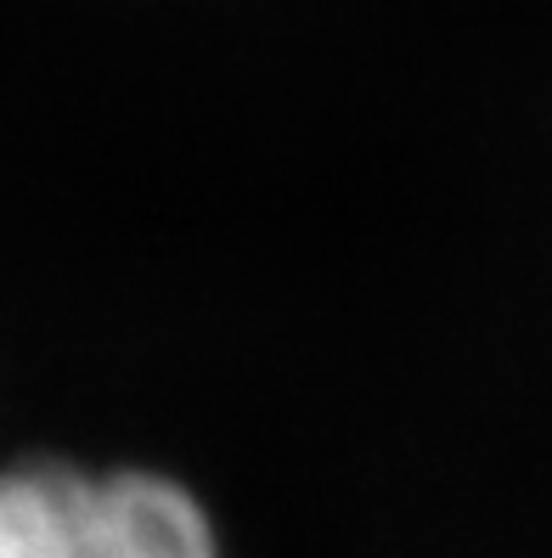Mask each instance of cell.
<instances>
[{"label":"cell","mask_w":552,"mask_h":558,"mask_svg":"<svg viewBox=\"0 0 552 558\" xmlns=\"http://www.w3.org/2000/svg\"><path fill=\"white\" fill-rule=\"evenodd\" d=\"M0 558H220L192 490L142 469H0Z\"/></svg>","instance_id":"6da1fadb"}]
</instances>
